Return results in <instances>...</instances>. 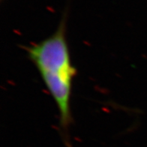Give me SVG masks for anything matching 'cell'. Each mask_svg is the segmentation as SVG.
<instances>
[{"label":"cell","mask_w":147,"mask_h":147,"mask_svg":"<svg viewBox=\"0 0 147 147\" xmlns=\"http://www.w3.org/2000/svg\"><path fill=\"white\" fill-rule=\"evenodd\" d=\"M26 52L56 103L59 128L67 136L73 122L71 98L77 71L71 62L66 38V20L63 18L55 32L29 47Z\"/></svg>","instance_id":"cell-1"}]
</instances>
